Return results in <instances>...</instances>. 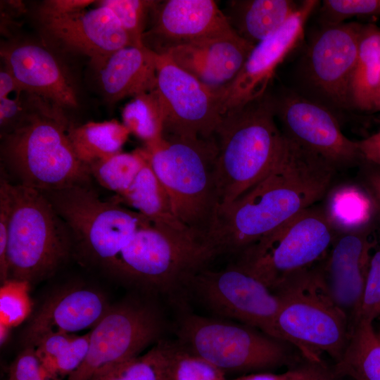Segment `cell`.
I'll list each match as a JSON object with an SVG mask.
<instances>
[{
	"label": "cell",
	"instance_id": "cell-38",
	"mask_svg": "<svg viewBox=\"0 0 380 380\" xmlns=\"http://www.w3.org/2000/svg\"><path fill=\"white\" fill-rule=\"evenodd\" d=\"M380 316V246L372 253L365 289L350 326L361 321H373Z\"/></svg>",
	"mask_w": 380,
	"mask_h": 380
},
{
	"label": "cell",
	"instance_id": "cell-30",
	"mask_svg": "<svg viewBox=\"0 0 380 380\" xmlns=\"http://www.w3.org/2000/svg\"><path fill=\"white\" fill-rule=\"evenodd\" d=\"M171 341L162 338L144 355L101 370L89 380H169Z\"/></svg>",
	"mask_w": 380,
	"mask_h": 380
},
{
	"label": "cell",
	"instance_id": "cell-14",
	"mask_svg": "<svg viewBox=\"0 0 380 380\" xmlns=\"http://www.w3.org/2000/svg\"><path fill=\"white\" fill-rule=\"evenodd\" d=\"M155 91L163 115V137H215L223 115L220 97L167 56L158 53Z\"/></svg>",
	"mask_w": 380,
	"mask_h": 380
},
{
	"label": "cell",
	"instance_id": "cell-1",
	"mask_svg": "<svg viewBox=\"0 0 380 380\" xmlns=\"http://www.w3.org/2000/svg\"><path fill=\"white\" fill-rule=\"evenodd\" d=\"M336 172L329 162L286 136L277 165L239 198L220 210L205 244L215 258L238 256L315 205L328 193Z\"/></svg>",
	"mask_w": 380,
	"mask_h": 380
},
{
	"label": "cell",
	"instance_id": "cell-37",
	"mask_svg": "<svg viewBox=\"0 0 380 380\" xmlns=\"http://www.w3.org/2000/svg\"><path fill=\"white\" fill-rule=\"evenodd\" d=\"M380 16V0H324L319 11L321 26L343 23L353 17Z\"/></svg>",
	"mask_w": 380,
	"mask_h": 380
},
{
	"label": "cell",
	"instance_id": "cell-5",
	"mask_svg": "<svg viewBox=\"0 0 380 380\" xmlns=\"http://www.w3.org/2000/svg\"><path fill=\"white\" fill-rule=\"evenodd\" d=\"M213 258L191 232L151 223L134 232L110 272L183 308L192 278Z\"/></svg>",
	"mask_w": 380,
	"mask_h": 380
},
{
	"label": "cell",
	"instance_id": "cell-45",
	"mask_svg": "<svg viewBox=\"0 0 380 380\" xmlns=\"http://www.w3.org/2000/svg\"><path fill=\"white\" fill-rule=\"evenodd\" d=\"M308 365L282 374L255 372L227 380H303L306 374Z\"/></svg>",
	"mask_w": 380,
	"mask_h": 380
},
{
	"label": "cell",
	"instance_id": "cell-9",
	"mask_svg": "<svg viewBox=\"0 0 380 380\" xmlns=\"http://www.w3.org/2000/svg\"><path fill=\"white\" fill-rule=\"evenodd\" d=\"M177 340L225 373L272 369L293 361V346L260 330L223 319L184 313Z\"/></svg>",
	"mask_w": 380,
	"mask_h": 380
},
{
	"label": "cell",
	"instance_id": "cell-10",
	"mask_svg": "<svg viewBox=\"0 0 380 380\" xmlns=\"http://www.w3.org/2000/svg\"><path fill=\"white\" fill-rule=\"evenodd\" d=\"M337 233L324 208L313 205L249 246L236 262L275 291L319 263Z\"/></svg>",
	"mask_w": 380,
	"mask_h": 380
},
{
	"label": "cell",
	"instance_id": "cell-48",
	"mask_svg": "<svg viewBox=\"0 0 380 380\" xmlns=\"http://www.w3.org/2000/svg\"><path fill=\"white\" fill-rule=\"evenodd\" d=\"M10 328L4 326L2 324H0V343L1 345H4L6 340L8 339V337L9 336L10 333Z\"/></svg>",
	"mask_w": 380,
	"mask_h": 380
},
{
	"label": "cell",
	"instance_id": "cell-33",
	"mask_svg": "<svg viewBox=\"0 0 380 380\" xmlns=\"http://www.w3.org/2000/svg\"><path fill=\"white\" fill-rule=\"evenodd\" d=\"M324 209L338 232L369 224L371 213L365 194L355 186H343L330 192Z\"/></svg>",
	"mask_w": 380,
	"mask_h": 380
},
{
	"label": "cell",
	"instance_id": "cell-24",
	"mask_svg": "<svg viewBox=\"0 0 380 380\" xmlns=\"http://www.w3.org/2000/svg\"><path fill=\"white\" fill-rule=\"evenodd\" d=\"M300 4L291 0H232L224 13L232 30L254 46L284 25Z\"/></svg>",
	"mask_w": 380,
	"mask_h": 380
},
{
	"label": "cell",
	"instance_id": "cell-31",
	"mask_svg": "<svg viewBox=\"0 0 380 380\" xmlns=\"http://www.w3.org/2000/svg\"><path fill=\"white\" fill-rule=\"evenodd\" d=\"M146 162L143 150L120 152L88 165L89 174L100 186L117 196L125 193Z\"/></svg>",
	"mask_w": 380,
	"mask_h": 380
},
{
	"label": "cell",
	"instance_id": "cell-12",
	"mask_svg": "<svg viewBox=\"0 0 380 380\" xmlns=\"http://www.w3.org/2000/svg\"><path fill=\"white\" fill-rule=\"evenodd\" d=\"M189 295L218 317L238 320L274 337L279 296L236 262L220 270L199 271L189 284Z\"/></svg>",
	"mask_w": 380,
	"mask_h": 380
},
{
	"label": "cell",
	"instance_id": "cell-39",
	"mask_svg": "<svg viewBox=\"0 0 380 380\" xmlns=\"http://www.w3.org/2000/svg\"><path fill=\"white\" fill-rule=\"evenodd\" d=\"M6 380H58L44 367L34 346H28L16 356L7 369Z\"/></svg>",
	"mask_w": 380,
	"mask_h": 380
},
{
	"label": "cell",
	"instance_id": "cell-43",
	"mask_svg": "<svg viewBox=\"0 0 380 380\" xmlns=\"http://www.w3.org/2000/svg\"><path fill=\"white\" fill-rule=\"evenodd\" d=\"M356 143L362 162L380 167V131Z\"/></svg>",
	"mask_w": 380,
	"mask_h": 380
},
{
	"label": "cell",
	"instance_id": "cell-44",
	"mask_svg": "<svg viewBox=\"0 0 380 380\" xmlns=\"http://www.w3.org/2000/svg\"><path fill=\"white\" fill-rule=\"evenodd\" d=\"M361 163L365 188L380 208V167L364 161Z\"/></svg>",
	"mask_w": 380,
	"mask_h": 380
},
{
	"label": "cell",
	"instance_id": "cell-36",
	"mask_svg": "<svg viewBox=\"0 0 380 380\" xmlns=\"http://www.w3.org/2000/svg\"><path fill=\"white\" fill-rule=\"evenodd\" d=\"M30 286L29 282L16 279H8L1 284L0 324L11 329L29 316L32 310Z\"/></svg>",
	"mask_w": 380,
	"mask_h": 380
},
{
	"label": "cell",
	"instance_id": "cell-23",
	"mask_svg": "<svg viewBox=\"0 0 380 380\" xmlns=\"http://www.w3.org/2000/svg\"><path fill=\"white\" fill-rule=\"evenodd\" d=\"M99 71L109 101L134 98L156 89L157 53L144 46H125L114 52Z\"/></svg>",
	"mask_w": 380,
	"mask_h": 380
},
{
	"label": "cell",
	"instance_id": "cell-4",
	"mask_svg": "<svg viewBox=\"0 0 380 380\" xmlns=\"http://www.w3.org/2000/svg\"><path fill=\"white\" fill-rule=\"evenodd\" d=\"M143 151L170 196L176 217L204 241L220 208L215 137H163Z\"/></svg>",
	"mask_w": 380,
	"mask_h": 380
},
{
	"label": "cell",
	"instance_id": "cell-16",
	"mask_svg": "<svg viewBox=\"0 0 380 380\" xmlns=\"http://www.w3.org/2000/svg\"><path fill=\"white\" fill-rule=\"evenodd\" d=\"M319 1H302L279 30L254 46L238 75L221 96L222 114L267 93L281 63L299 44L307 20Z\"/></svg>",
	"mask_w": 380,
	"mask_h": 380
},
{
	"label": "cell",
	"instance_id": "cell-40",
	"mask_svg": "<svg viewBox=\"0 0 380 380\" xmlns=\"http://www.w3.org/2000/svg\"><path fill=\"white\" fill-rule=\"evenodd\" d=\"M11 213L10 180L1 172L0 177V279L4 283L9 279L7 261L8 234Z\"/></svg>",
	"mask_w": 380,
	"mask_h": 380
},
{
	"label": "cell",
	"instance_id": "cell-32",
	"mask_svg": "<svg viewBox=\"0 0 380 380\" xmlns=\"http://www.w3.org/2000/svg\"><path fill=\"white\" fill-rule=\"evenodd\" d=\"M122 124L146 146L163 139V115L154 91L134 97L122 112Z\"/></svg>",
	"mask_w": 380,
	"mask_h": 380
},
{
	"label": "cell",
	"instance_id": "cell-25",
	"mask_svg": "<svg viewBox=\"0 0 380 380\" xmlns=\"http://www.w3.org/2000/svg\"><path fill=\"white\" fill-rule=\"evenodd\" d=\"M380 87V27L362 24L356 61L351 76V110L372 112Z\"/></svg>",
	"mask_w": 380,
	"mask_h": 380
},
{
	"label": "cell",
	"instance_id": "cell-28",
	"mask_svg": "<svg viewBox=\"0 0 380 380\" xmlns=\"http://www.w3.org/2000/svg\"><path fill=\"white\" fill-rule=\"evenodd\" d=\"M129 133L115 120L70 125L68 128L74 152L86 165L121 152Z\"/></svg>",
	"mask_w": 380,
	"mask_h": 380
},
{
	"label": "cell",
	"instance_id": "cell-35",
	"mask_svg": "<svg viewBox=\"0 0 380 380\" xmlns=\"http://www.w3.org/2000/svg\"><path fill=\"white\" fill-rule=\"evenodd\" d=\"M157 1L102 0L99 6L110 9L129 35L134 46H143L142 36Z\"/></svg>",
	"mask_w": 380,
	"mask_h": 380
},
{
	"label": "cell",
	"instance_id": "cell-18",
	"mask_svg": "<svg viewBox=\"0 0 380 380\" xmlns=\"http://www.w3.org/2000/svg\"><path fill=\"white\" fill-rule=\"evenodd\" d=\"M371 229L368 224L338 232L326 257L317 265L323 291L350 322L361 302L376 244Z\"/></svg>",
	"mask_w": 380,
	"mask_h": 380
},
{
	"label": "cell",
	"instance_id": "cell-13",
	"mask_svg": "<svg viewBox=\"0 0 380 380\" xmlns=\"http://www.w3.org/2000/svg\"><path fill=\"white\" fill-rule=\"evenodd\" d=\"M164 328L159 310L149 304L132 300L110 306L89 331L87 356L68 380H89L101 370L139 356L151 343L162 339Z\"/></svg>",
	"mask_w": 380,
	"mask_h": 380
},
{
	"label": "cell",
	"instance_id": "cell-46",
	"mask_svg": "<svg viewBox=\"0 0 380 380\" xmlns=\"http://www.w3.org/2000/svg\"><path fill=\"white\" fill-rule=\"evenodd\" d=\"M12 91L17 94L23 93L16 79L5 66L0 72V99L8 97Z\"/></svg>",
	"mask_w": 380,
	"mask_h": 380
},
{
	"label": "cell",
	"instance_id": "cell-50",
	"mask_svg": "<svg viewBox=\"0 0 380 380\" xmlns=\"http://www.w3.org/2000/svg\"><path fill=\"white\" fill-rule=\"evenodd\" d=\"M376 333H377L378 336H379V338H380V330H379L378 332H376Z\"/></svg>",
	"mask_w": 380,
	"mask_h": 380
},
{
	"label": "cell",
	"instance_id": "cell-2",
	"mask_svg": "<svg viewBox=\"0 0 380 380\" xmlns=\"http://www.w3.org/2000/svg\"><path fill=\"white\" fill-rule=\"evenodd\" d=\"M29 96L23 116L1 134V172L15 184L41 192L91 184L89 167L69 139L70 123L63 108Z\"/></svg>",
	"mask_w": 380,
	"mask_h": 380
},
{
	"label": "cell",
	"instance_id": "cell-15",
	"mask_svg": "<svg viewBox=\"0 0 380 380\" xmlns=\"http://www.w3.org/2000/svg\"><path fill=\"white\" fill-rule=\"evenodd\" d=\"M272 96L275 116L286 137L336 170L361 163L356 141L343 134L329 109L294 91L272 93Z\"/></svg>",
	"mask_w": 380,
	"mask_h": 380
},
{
	"label": "cell",
	"instance_id": "cell-6",
	"mask_svg": "<svg viewBox=\"0 0 380 380\" xmlns=\"http://www.w3.org/2000/svg\"><path fill=\"white\" fill-rule=\"evenodd\" d=\"M274 337L296 348L308 361L322 363L325 353L337 362L348 343L350 322L323 291L316 265L285 281Z\"/></svg>",
	"mask_w": 380,
	"mask_h": 380
},
{
	"label": "cell",
	"instance_id": "cell-19",
	"mask_svg": "<svg viewBox=\"0 0 380 380\" xmlns=\"http://www.w3.org/2000/svg\"><path fill=\"white\" fill-rule=\"evenodd\" d=\"M41 20L52 39L89 57L98 70L114 52L132 46L117 18L105 6Z\"/></svg>",
	"mask_w": 380,
	"mask_h": 380
},
{
	"label": "cell",
	"instance_id": "cell-20",
	"mask_svg": "<svg viewBox=\"0 0 380 380\" xmlns=\"http://www.w3.org/2000/svg\"><path fill=\"white\" fill-rule=\"evenodd\" d=\"M253 47L234 32L180 46L162 55L167 56L221 99Z\"/></svg>",
	"mask_w": 380,
	"mask_h": 380
},
{
	"label": "cell",
	"instance_id": "cell-51",
	"mask_svg": "<svg viewBox=\"0 0 380 380\" xmlns=\"http://www.w3.org/2000/svg\"><path fill=\"white\" fill-rule=\"evenodd\" d=\"M379 90H380V87H379ZM379 91H378V92H379Z\"/></svg>",
	"mask_w": 380,
	"mask_h": 380
},
{
	"label": "cell",
	"instance_id": "cell-42",
	"mask_svg": "<svg viewBox=\"0 0 380 380\" xmlns=\"http://www.w3.org/2000/svg\"><path fill=\"white\" fill-rule=\"evenodd\" d=\"M95 2L92 0H49L39 10L40 18H53L80 12Z\"/></svg>",
	"mask_w": 380,
	"mask_h": 380
},
{
	"label": "cell",
	"instance_id": "cell-7",
	"mask_svg": "<svg viewBox=\"0 0 380 380\" xmlns=\"http://www.w3.org/2000/svg\"><path fill=\"white\" fill-rule=\"evenodd\" d=\"M11 182V181H10ZM9 279L32 283L53 275L74 254L71 234L41 191L11 182Z\"/></svg>",
	"mask_w": 380,
	"mask_h": 380
},
{
	"label": "cell",
	"instance_id": "cell-47",
	"mask_svg": "<svg viewBox=\"0 0 380 380\" xmlns=\"http://www.w3.org/2000/svg\"><path fill=\"white\" fill-rule=\"evenodd\" d=\"M303 380H337V376L322 362L315 363L308 361V370Z\"/></svg>",
	"mask_w": 380,
	"mask_h": 380
},
{
	"label": "cell",
	"instance_id": "cell-21",
	"mask_svg": "<svg viewBox=\"0 0 380 380\" xmlns=\"http://www.w3.org/2000/svg\"><path fill=\"white\" fill-rule=\"evenodd\" d=\"M1 56L22 92L61 108L77 106L76 92L68 76L46 48L32 42H18L2 47Z\"/></svg>",
	"mask_w": 380,
	"mask_h": 380
},
{
	"label": "cell",
	"instance_id": "cell-41",
	"mask_svg": "<svg viewBox=\"0 0 380 380\" xmlns=\"http://www.w3.org/2000/svg\"><path fill=\"white\" fill-rule=\"evenodd\" d=\"M21 94H17L15 99H0L1 134L13 127L25 113L27 100L24 101Z\"/></svg>",
	"mask_w": 380,
	"mask_h": 380
},
{
	"label": "cell",
	"instance_id": "cell-27",
	"mask_svg": "<svg viewBox=\"0 0 380 380\" xmlns=\"http://www.w3.org/2000/svg\"><path fill=\"white\" fill-rule=\"evenodd\" d=\"M333 372L353 380H380V338L372 322L361 321L350 326L348 345Z\"/></svg>",
	"mask_w": 380,
	"mask_h": 380
},
{
	"label": "cell",
	"instance_id": "cell-17",
	"mask_svg": "<svg viewBox=\"0 0 380 380\" xmlns=\"http://www.w3.org/2000/svg\"><path fill=\"white\" fill-rule=\"evenodd\" d=\"M151 26L142 36L144 46L162 55L176 47L234 31L213 0L157 1Z\"/></svg>",
	"mask_w": 380,
	"mask_h": 380
},
{
	"label": "cell",
	"instance_id": "cell-3",
	"mask_svg": "<svg viewBox=\"0 0 380 380\" xmlns=\"http://www.w3.org/2000/svg\"><path fill=\"white\" fill-rule=\"evenodd\" d=\"M275 118L269 90L262 96L222 115L215 133L220 210L262 179L279 160L286 136Z\"/></svg>",
	"mask_w": 380,
	"mask_h": 380
},
{
	"label": "cell",
	"instance_id": "cell-22",
	"mask_svg": "<svg viewBox=\"0 0 380 380\" xmlns=\"http://www.w3.org/2000/svg\"><path fill=\"white\" fill-rule=\"evenodd\" d=\"M106 298L87 287L64 289L50 296L25 331V346H33L49 334H72L93 328L108 311Z\"/></svg>",
	"mask_w": 380,
	"mask_h": 380
},
{
	"label": "cell",
	"instance_id": "cell-34",
	"mask_svg": "<svg viewBox=\"0 0 380 380\" xmlns=\"http://www.w3.org/2000/svg\"><path fill=\"white\" fill-rule=\"evenodd\" d=\"M169 380H227L225 372L191 352L177 339L171 341Z\"/></svg>",
	"mask_w": 380,
	"mask_h": 380
},
{
	"label": "cell",
	"instance_id": "cell-26",
	"mask_svg": "<svg viewBox=\"0 0 380 380\" xmlns=\"http://www.w3.org/2000/svg\"><path fill=\"white\" fill-rule=\"evenodd\" d=\"M113 197L123 205L135 209L152 224L189 231L176 217L170 196L147 158L129 189L122 194Z\"/></svg>",
	"mask_w": 380,
	"mask_h": 380
},
{
	"label": "cell",
	"instance_id": "cell-29",
	"mask_svg": "<svg viewBox=\"0 0 380 380\" xmlns=\"http://www.w3.org/2000/svg\"><path fill=\"white\" fill-rule=\"evenodd\" d=\"M90 332L84 335L56 332L41 338L33 346L46 370L61 380L76 371L84 362L89 344Z\"/></svg>",
	"mask_w": 380,
	"mask_h": 380
},
{
	"label": "cell",
	"instance_id": "cell-11",
	"mask_svg": "<svg viewBox=\"0 0 380 380\" xmlns=\"http://www.w3.org/2000/svg\"><path fill=\"white\" fill-rule=\"evenodd\" d=\"M362 25L350 22L321 26L311 37L298 68L302 87L298 93L336 115L351 110L350 83Z\"/></svg>",
	"mask_w": 380,
	"mask_h": 380
},
{
	"label": "cell",
	"instance_id": "cell-8",
	"mask_svg": "<svg viewBox=\"0 0 380 380\" xmlns=\"http://www.w3.org/2000/svg\"><path fill=\"white\" fill-rule=\"evenodd\" d=\"M42 193L66 224L74 254L83 262L110 272L134 232L151 224L114 197L103 199L91 184Z\"/></svg>",
	"mask_w": 380,
	"mask_h": 380
},
{
	"label": "cell",
	"instance_id": "cell-49",
	"mask_svg": "<svg viewBox=\"0 0 380 380\" xmlns=\"http://www.w3.org/2000/svg\"><path fill=\"white\" fill-rule=\"evenodd\" d=\"M380 111V90L377 93L374 99L372 112Z\"/></svg>",
	"mask_w": 380,
	"mask_h": 380
}]
</instances>
